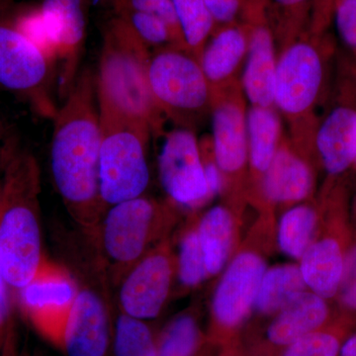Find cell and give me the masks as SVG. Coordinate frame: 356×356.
Returning a JSON list of instances; mask_svg holds the SVG:
<instances>
[{
	"label": "cell",
	"mask_w": 356,
	"mask_h": 356,
	"mask_svg": "<svg viewBox=\"0 0 356 356\" xmlns=\"http://www.w3.org/2000/svg\"><path fill=\"white\" fill-rule=\"evenodd\" d=\"M51 170L70 216L95 236L107 209L99 192L102 126L95 74L86 69L54 117Z\"/></svg>",
	"instance_id": "6da1fadb"
},
{
	"label": "cell",
	"mask_w": 356,
	"mask_h": 356,
	"mask_svg": "<svg viewBox=\"0 0 356 356\" xmlns=\"http://www.w3.org/2000/svg\"><path fill=\"white\" fill-rule=\"evenodd\" d=\"M41 172L34 154L15 137L0 147V269L18 292L44 259L40 222Z\"/></svg>",
	"instance_id": "7a4b0ae2"
},
{
	"label": "cell",
	"mask_w": 356,
	"mask_h": 356,
	"mask_svg": "<svg viewBox=\"0 0 356 356\" xmlns=\"http://www.w3.org/2000/svg\"><path fill=\"white\" fill-rule=\"evenodd\" d=\"M149 48L120 18L103 33L95 74L98 105L147 124L154 134L161 129V113L154 102L149 79Z\"/></svg>",
	"instance_id": "3957f363"
},
{
	"label": "cell",
	"mask_w": 356,
	"mask_h": 356,
	"mask_svg": "<svg viewBox=\"0 0 356 356\" xmlns=\"http://www.w3.org/2000/svg\"><path fill=\"white\" fill-rule=\"evenodd\" d=\"M102 126L99 192L108 209L144 195L149 184L147 145L151 127L98 105Z\"/></svg>",
	"instance_id": "277c9868"
},
{
	"label": "cell",
	"mask_w": 356,
	"mask_h": 356,
	"mask_svg": "<svg viewBox=\"0 0 356 356\" xmlns=\"http://www.w3.org/2000/svg\"><path fill=\"white\" fill-rule=\"evenodd\" d=\"M163 220V207L144 195L107 209L95 238L115 282L151 252Z\"/></svg>",
	"instance_id": "5b68a950"
},
{
	"label": "cell",
	"mask_w": 356,
	"mask_h": 356,
	"mask_svg": "<svg viewBox=\"0 0 356 356\" xmlns=\"http://www.w3.org/2000/svg\"><path fill=\"white\" fill-rule=\"evenodd\" d=\"M147 79L161 113L184 128L212 104V89L200 63L184 49L168 47L151 54Z\"/></svg>",
	"instance_id": "8992f818"
},
{
	"label": "cell",
	"mask_w": 356,
	"mask_h": 356,
	"mask_svg": "<svg viewBox=\"0 0 356 356\" xmlns=\"http://www.w3.org/2000/svg\"><path fill=\"white\" fill-rule=\"evenodd\" d=\"M58 65L13 25L0 23V86L29 103L37 114L54 119Z\"/></svg>",
	"instance_id": "52a82bcc"
},
{
	"label": "cell",
	"mask_w": 356,
	"mask_h": 356,
	"mask_svg": "<svg viewBox=\"0 0 356 356\" xmlns=\"http://www.w3.org/2000/svg\"><path fill=\"white\" fill-rule=\"evenodd\" d=\"M327 58L317 41H294L277 58L274 106L287 118L309 116L324 90Z\"/></svg>",
	"instance_id": "ba28073f"
},
{
	"label": "cell",
	"mask_w": 356,
	"mask_h": 356,
	"mask_svg": "<svg viewBox=\"0 0 356 356\" xmlns=\"http://www.w3.org/2000/svg\"><path fill=\"white\" fill-rule=\"evenodd\" d=\"M76 292L77 283L69 271L44 257L34 278L16 293L37 331L60 346Z\"/></svg>",
	"instance_id": "9c48e42d"
},
{
	"label": "cell",
	"mask_w": 356,
	"mask_h": 356,
	"mask_svg": "<svg viewBox=\"0 0 356 356\" xmlns=\"http://www.w3.org/2000/svg\"><path fill=\"white\" fill-rule=\"evenodd\" d=\"M158 165L161 186L173 202L198 207L209 200L200 146L191 128L166 134Z\"/></svg>",
	"instance_id": "30bf717a"
},
{
	"label": "cell",
	"mask_w": 356,
	"mask_h": 356,
	"mask_svg": "<svg viewBox=\"0 0 356 356\" xmlns=\"http://www.w3.org/2000/svg\"><path fill=\"white\" fill-rule=\"evenodd\" d=\"M173 264L165 248H154L120 281V311L140 320L158 317L170 294Z\"/></svg>",
	"instance_id": "8fae6325"
},
{
	"label": "cell",
	"mask_w": 356,
	"mask_h": 356,
	"mask_svg": "<svg viewBox=\"0 0 356 356\" xmlns=\"http://www.w3.org/2000/svg\"><path fill=\"white\" fill-rule=\"evenodd\" d=\"M111 341L109 309L102 293L77 284L60 348L67 356H106Z\"/></svg>",
	"instance_id": "7c38bea8"
},
{
	"label": "cell",
	"mask_w": 356,
	"mask_h": 356,
	"mask_svg": "<svg viewBox=\"0 0 356 356\" xmlns=\"http://www.w3.org/2000/svg\"><path fill=\"white\" fill-rule=\"evenodd\" d=\"M42 13L58 49V89L65 98L79 76L86 42V0H44Z\"/></svg>",
	"instance_id": "4fadbf2b"
},
{
	"label": "cell",
	"mask_w": 356,
	"mask_h": 356,
	"mask_svg": "<svg viewBox=\"0 0 356 356\" xmlns=\"http://www.w3.org/2000/svg\"><path fill=\"white\" fill-rule=\"evenodd\" d=\"M266 262L254 252H243L222 275L213 300V312L220 324L235 327L247 317L257 301Z\"/></svg>",
	"instance_id": "5bb4252c"
},
{
	"label": "cell",
	"mask_w": 356,
	"mask_h": 356,
	"mask_svg": "<svg viewBox=\"0 0 356 356\" xmlns=\"http://www.w3.org/2000/svg\"><path fill=\"white\" fill-rule=\"evenodd\" d=\"M315 143L329 175H341L355 163L356 84L344 89L339 102L327 112L316 131Z\"/></svg>",
	"instance_id": "9a60e30c"
},
{
	"label": "cell",
	"mask_w": 356,
	"mask_h": 356,
	"mask_svg": "<svg viewBox=\"0 0 356 356\" xmlns=\"http://www.w3.org/2000/svg\"><path fill=\"white\" fill-rule=\"evenodd\" d=\"M212 149L222 172L235 175L248 161L247 111L238 95L212 93Z\"/></svg>",
	"instance_id": "2e32d148"
},
{
	"label": "cell",
	"mask_w": 356,
	"mask_h": 356,
	"mask_svg": "<svg viewBox=\"0 0 356 356\" xmlns=\"http://www.w3.org/2000/svg\"><path fill=\"white\" fill-rule=\"evenodd\" d=\"M262 13L250 14L247 28L248 47L243 74V88L250 106L274 107L277 58L274 37Z\"/></svg>",
	"instance_id": "e0dca14e"
},
{
	"label": "cell",
	"mask_w": 356,
	"mask_h": 356,
	"mask_svg": "<svg viewBox=\"0 0 356 356\" xmlns=\"http://www.w3.org/2000/svg\"><path fill=\"white\" fill-rule=\"evenodd\" d=\"M247 29L233 24L224 26L204 47L199 63L212 91L221 88L247 57Z\"/></svg>",
	"instance_id": "ac0fdd59"
},
{
	"label": "cell",
	"mask_w": 356,
	"mask_h": 356,
	"mask_svg": "<svg viewBox=\"0 0 356 356\" xmlns=\"http://www.w3.org/2000/svg\"><path fill=\"white\" fill-rule=\"evenodd\" d=\"M313 173L296 154L280 147L270 165L264 173V192L273 202H298L308 197L313 188Z\"/></svg>",
	"instance_id": "d6986e66"
},
{
	"label": "cell",
	"mask_w": 356,
	"mask_h": 356,
	"mask_svg": "<svg viewBox=\"0 0 356 356\" xmlns=\"http://www.w3.org/2000/svg\"><path fill=\"white\" fill-rule=\"evenodd\" d=\"M327 313L324 298L313 292H303L281 309L269 325L267 337L271 343L289 346L324 324Z\"/></svg>",
	"instance_id": "ffe728a7"
},
{
	"label": "cell",
	"mask_w": 356,
	"mask_h": 356,
	"mask_svg": "<svg viewBox=\"0 0 356 356\" xmlns=\"http://www.w3.org/2000/svg\"><path fill=\"white\" fill-rule=\"evenodd\" d=\"M299 268L312 292L324 299L332 298L343 280L344 261L341 245L332 238L311 243L301 257Z\"/></svg>",
	"instance_id": "44dd1931"
},
{
	"label": "cell",
	"mask_w": 356,
	"mask_h": 356,
	"mask_svg": "<svg viewBox=\"0 0 356 356\" xmlns=\"http://www.w3.org/2000/svg\"><path fill=\"white\" fill-rule=\"evenodd\" d=\"M248 161L264 175L280 149L281 123L273 107L250 106L247 111Z\"/></svg>",
	"instance_id": "7402d4cb"
},
{
	"label": "cell",
	"mask_w": 356,
	"mask_h": 356,
	"mask_svg": "<svg viewBox=\"0 0 356 356\" xmlns=\"http://www.w3.org/2000/svg\"><path fill=\"white\" fill-rule=\"evenodd\" d=\"M233 220L226 208L216 206L204 215L197 235L208 274L219 273L228 261Z\"/></svg>",
	"instance_id": "603a6c76"
},
{
	"label": "cell",
	"mask_w": 356,
	"mask_h": 356,
	"mask_svg": "<svg viewBox=\"0 0 356 356\" xmlns=\"http://www.w3.org/2000/svg\"><path fill=\"white\" fill-rule=\"evenodd\" d=\"M305 282L296 266L286 264L266 271L257 294V310L264 314L280 312L290 302L305 292Z\"/></svg>",
	"instance_id": "cb8c5ba5"
},
{
	"label": "cell",
	"mask_w": 356,
	"mask_h": 356,
	"mask_svg": "<svg viewBox=\"0 0 356 356\" xmlns=\"http://www.w3.org/2000/svg\"><path fill=\"white\" fill-rule=\"evenodd\" d=\"M185 49L200 58L215 23L204 0H172Z\"/></svg>",
	"instance_id": "d4e9b609"
},
{
	"label": "cell",
	"mask_w": 356,
	"mask_h": 356,
	"mask_svg": "<svg viewBox=\"0 0 356 356\" xmlns=\"http://www.w3.org/2000/svg\"><path fill=\"white\" fill-rule=\"evenodd\" d=\"M317 225L313 208L299 205L287 211L280 220L278 243L282 252L293 259H301L310 247Z\"/></svg>",
	"instance_id": "484cf974"
},
{
	"label": "cell",
	"mask_w": 356,
	"mask_h": 356,
	"mask_svg": "<svg viewBox=\"0 0 356 356\" xmlns=\"http://www.w3.org/2000/svg\"><path fill=\"white\" fill-rule=\"evenodd\" d=\"M153 334L145 321L120 311L115 321L112 337L114 356H134L156 346Z\"/></svg>",
	"instance_id": "4316f807"
},
{
	"label": "cell",
	"mask_w": 356,
	"mask_h": 356,
	"mask_svg": "<svg viewBox=\"0 0 356 356\" xmlns=\"http://www.w3.org/2000/svg\"><path fill=\"white\" fill-rule=\"evenodd\" d=\"M200 341L195 318L181 315L166 327L159 343L156 356H193Z\"/></svg>",
	"instance_id": "83f0119b"
},
{
	"label": "cell",
	"mask_w": 356,
	"mask_h": 356,
	"mask_svg": "<svg viewBox=\"0 0 356 356\" xmlns=\"http://www.w3.org/2000/svg\"><path fill=\"white\" fill-rule=\"evenodd\" d=\"M118 17L123 20L147 48L149 47H168L184 49L165 21L154 14L139 11H121ZM185 50V49H184Z\"/></svg>",
	"instance_id": "f1b7e54d"
},
{
	"label": "cell",
	"mask_w": 356,
	"mask_h": 356,
	"mask_svg": "<svg viewBox=\"0 0 356 356\" xmlns=\"http://www.w3.org/2000/svg\"><path fill=\"white\" fill-rule=\"evenodd\" d=\"M177 270L180 282L187 287L200 284L207 276L205 257L199 242L197 231L189 232L182 238L178 254Z\"/></svg>",
	"instance_id": "f546056e"
},
{
	"label": "cell",
	"mask_w": 356,
	"mask_h": 356,
	"mask_svg": "<svg viewBox=\"0 0 356 356\" xmlns=\"http://www.w3.org/2000/svg\"><path fill=\"white\" fill-rule=\"evenodd\" d=\"M13 26L58 65L57 44L41 8L22 14Z\"/></svg>",
	"instance_id": "4dcf8cb0"
},
{
	"label": "cell",
	"mask_w": 356,
	"mask_h": 356,
	"mask_svg": "<svg viewBox=\"0 0 356 356\" xmlns=\"http://www.w3.org/2000/svg\"><path fill=\"white\" fill-rule=\"evenodd\" d=\"M112 1H113L117 13L139 11V13L154 14V15L158 16L168 25L175 38L185 49L172 0H112Z\"/></svg>",
	"instance_id": "1f68e13d"
},
{
	"label": "cell",
	"mask_w": 356,
	"mask_h": 356,
	"mask_svg": "<svg viewBox=\"0 0 356 356\" xmlns=\"http://www.w3.org/2000/svg\"><path fill=\"white\" fill-rule=\"evenodd\" d=\"M339 343L327 332H311L288 346L284 356H337Z\"/></svg>",
	"instance_id": "d6a6232c"
},
{
	"label": "cell",
	"mask_w": 356,
	"mask_h": 356,
	"mask_svg": "<svg viewBox=\"0 0 356 356\" xmlns=\"http://www.w3.org/2000/svg\"><path fill=\"white\" fill-rule=\"evenodd\" d=\"M11 292L0 269V356H14Z\"/></svg>",
	"instance_id": "836d02e7"
},
{
	"label": "cell",
	"mask_w": 356,
	"mask_h": 356,
	"mask_svg": "<svg viewBox=\"0 0 356 356\" xmlns=\"http://www.w3.org/2000/svg\"><path fill=\"white\" fill-rule=\"evenodd\" d=\"M332 15L341 41L356 60V0H336Z\"/></svg>",
	"instance_id": "e575fe53"
},
{
	"label": "cell",
	"mask_w": 356,
	"mask_h": 356,
	"mask_svg": "<svg viewBox=\"0 0 356 356\" xmlns=\"http://www.w3.org/2000/svg\"><path fill=\"white\" fill-rule=\"evenodd\" d=\"M216 24H235L242 8L243 0H204Z\"/></svg>",
	"instance_id": "d590c367"
},
{
	"label": "cell",
	"mask_w": 356,
	"mask_h": 356,
	"mask_svg": "<svg viewBox=\"0 0 356 356\" xmlns=\"http://www.w3.org/2000/svg\"><path fill=\"white\" fill-rule=\"evenodd\" d=\"M283 19L290 24L299 26L312 14V0H271Z\"/></svg>",
	"instance_id": "8d00e7d4"
},
{
	"label": "cell",
	"mask_w": 356,
	"mask_h": 356,
	"mask_svg": "<svg viewBox=\"0 0 356 356\" xmlns=\"http://www.w3.org/2000/svg\"><path fill=\"white\" fill-rule=\"evenodd\" d=\"M341 302L346 308L356 310V245L344 264L341 283Z\"/></svg>",
	"instance_id": "74e56055"
},
{
	"label": "cell",
	"mask_w": 356,
	"mask_h": 356,
	"mask_svg": "<svg viewBox=\"0 0 356 356\" xmlns=\"http://www.w3.org/2000/svg\"><path fill=\"white\" fill-rule=\"evenodd\" d=\"M201 154H202L204 172H205L206 184H207L208 197L210 199L222 191V170L217 165L215 159H207L202 152Z\"/></svg>",
	"instance_id": "f35d334b"
},
{
	"label": "cell",
	"mask_w": 356,
	"mask_h": 356,
	"mask_svg": "<svg viewBox=\"0 0 356 356\" xmlns=\"http://www.w3.org/2000/svg\"><path fill=\"white\" fill-rule=\"evenodd\" d=\"M341 356H356V334L353 336L343 343L339 350Z\"/></svg>",
	"instance_id": "ab89813d"
},
{
	"label": "cell",
	"mask_w": 356,
	"mask_h": 356,
	"mask_svg": "<svg viewBox=\"0 0 356 356\" xmlns=\"http://www.w3.org/2000/svg\"><path fill=\"white\" fill-rule=\"evenodd\" d=\"M6 135V129H4L3 122L0 119V140L3 139Z\"/></svg>",
	"instance_id": "60d3db41"
},
{
	"label": "cell",
	"mask_w": 356,
	"mask_h": 356,
	"mask_svg": "<svg viewBox=\"0 0 356 356\" xmlns=\"http://www.w3.org/2000/svg\"><path fill=\"white\" fill-rule=\"evenodd\" d=\"M355 163H356V158H355Z\"/></svg>",
	"instance_id": "b9f144b4"
}]
</instances>
